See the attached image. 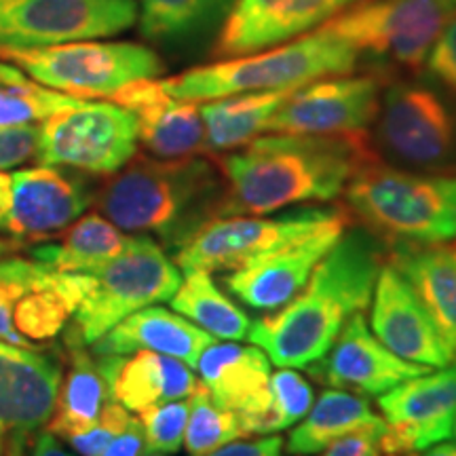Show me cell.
Masks as SVG:
<instances>
[{"label": "cell", "instance_id": "cell-1", "mask_svg": "<svg viewBox=\"0 0 456 456\" xmlns=\"http://www.w3.org/2000/svg\"><path fill=\"white\" fill-rule=\"evenodd\" d=\"M387 260V243L349 224L315 266L298 296L275 313L254 319L248 338L279 368L322 362L355 313L366 311Z\"/></svg>", "mask_w": 456, "mask_h": 456}, {"label": "cell", "instance_id": "cell-2", "mask_svg": "<svg viewBox=\"0 0 456 456\" xmlns=\"http://www.w3.org/2000/svg\"><path fill=\"white\" fill-rule=\"evenodd\" d=\"M374 159L368 134H262L216 157L226 180L222 218L265 216L342 197L353 174Z\"/></svg>", "mask_w": 456, "mask_h": 456}, {"label": "cell", "instance_id": "cell-3", "mask_svg": "<svg viewBox=\"0 0 456 456\" xmlns=\"http://www.w3.org/2000/svg\"><path fill=\"white\" fill-rule=\"evenodd\" d=\"M226 180L214 159L138 157L95 191L98 212L127 235H148L175 254L222 218Z\"/></svg>", "mask_w": 456, "mask_h": 456}, {"label": "cell", "instance_id": "cell-4", "mask_svg": "<svg viewBox=\"0 0 456 456\" xmlns=\"http://www.w3.org/2000/svg\"><path fill=\"white\" fill-rule=\"evenodd\" d=\"M353 224L393 243L456 241V174H420L370 159L346 184Z\"/></svg>", "mask_w": 456, "mask_h": 456}, {"label": "cell", "instance_id": "cell-5", "mask_svg": "<svg viewBox=\"0 0 456 456\" xmlns=\"http://www.w3.org/2000/svg\"><path fill=\"white\" fill-rule=\"evenodd\" d=\"M355 66L357 55L349 45L315 30L279 47L192 68L161 85L171 98L201 104L254 91L298 89L317 78L351 74Z\"/></svg>", "mask_w": 456, "mask_h": 456}, {"label": "cell", "instance_id": "cell-6", "mask_svg": "<svg viewBox=\"0 0 456 456\" xmlns=\"http://www.w3.org/2000/svg\"><path fill=\"white\" fill-rule=\"evenodd\" d=\"M374 157L420 174H456V100L429 74L385 83L368 131Z\"/></svg>", "mask_w": 456, "mask_h": 456}, {"label": "cell", "instance_id": "cell-7", "mask_svg": "<svg viewBox=\"0 0 456 456\" xmlns=\"http://www.w3.org/2000/svg\"><path fill=\"white\" fill-rule=\"evenodd\" d=\"M454 13L450 0H357L317 30L349 45L372 74L391 81L420 74Z\"/></svg>", "mask_w": 456, "mask_h": 456}, {"label": "cell", "instance_id": "cell-8", "mask_svg": "<svg viewBox=\"0 0 456 456\" xmlns=\"http://www.w3.org/2000/svg\"><path fill=\"white\" fill-rule=\"evenodd\" d=\"M78 279L81 298L72 326L85 345H94L131 313L171 300L182 283V271L155 239L131 235L121 254L78 273Z\"/></svg>", "mask_w": 456, "mask_h": 456}, {"label": "cell", "instance_id": "cell-9", "mask_svg": "<svg viewBox=\"0 0 456 456\" xmlns=\"http://www.w3.org/2000/svg\"><path fill=\"white\" fill-rule=\"evenodd\" d=\"M32 81L74 98H108L127 85L157 78L163 60L140 43L77 41L53 47L3 51Z\"/></svg>", "mask_w": 456, "mask_h": 456}, {"label": "cell", "instance_id": "cell-10", "mask_svg": "<svg viewBox=\"0 0 456 456\" xmlns=\"http://www.w3.org/2000/svg\"><path fill=\"white\" fill-rule=\"evenodd\" d=\"M37 161L91 175H112L138 152L134 112L117 102H89L51 114L38 125Z\"/></svg>", "mask_w": 456, "mask_h": 456}, {"label": "cell", "instance_id": "cell-11", "mask_svg": "<svg viewBox=\"0 0 456 456\" xmlns=\"http://www.w3.org/2000/svg\"><path fill=\"white\" fill-rule=\"evenodd\" d=\"M345 214V205L322 208L300 205L277 216H231L201 228L184 248L174 254L182 273H231L249 265L258 256L309 235Z\"/></svg>", "mask_w": 456, "mask_h": 456}, {"label": "cell", "instance_id": "cell-12", "mask_svg": "<svg viewBox=\"0 0 456 456\" xmlns=\"http://www.w3.org/2000/svg\"><path fill=\"white\" fill-rule=\"evenodd\" d=\"M66 370L57 346L0 342V456H28L49 423Z\"/></svg>", "mask_w": 456, "mask_h": 456}, {"label": "cell", "instance_id": "cell-13", "mask_svg": "<svg viewBox=\"0 0 456 456\" xmlns=\"http://www.w3.org/2000/svg\"><path fill=\"white\" fill-rule=\"evenodd\" d=\"M135 21V0H0V53L94 41Z\"/></svg>", "mask_w": 456, "mask_h": 456}, {"label": "cell", "instance_id": "cell-14", "mask_svg": "<svg viewBox=\"0 0 456 456\" xmlns=\"http://www.w3.org/2000/svg\"><path fill=\"white\" fill-rule=\"evenodd\" d=\"M95 201L81 175L51 165L4 174L0 169V235L17 241H49Z\"/></svg>", "mask_w": 456, "mask_h": 456}, {"label": "cell", "instance_id": "cell-15", "mask_svg": "<svg viewBox=\"0 0 456 456\" xmlns=\"http://www.w3.org/2000/svg\"><path fill=\"white\" fill-rule=\"evenodd\" d=\"M385 78L336 74L302 85L273 114L266 134L363 135L379 112Z\"/></svg>", "mask_w": 456, "mask_h": 456}, {"label": "cell", "instance_id": "cell-16", "mask_svg": "<svg viewBox=\"0 0 456 456\" xmlns=\"http://www.w3.org/2000/svg\"><path fill=\"white\" fill-rule=\"evenodd\" d=\"M385 433L383 456H410L452 436L456 419V366L437 368L379 395Z\"/></svg>", "mask_w": 456, "mask_h": 456}, {"label": "cell", "instance_id": "cell-17", "mask_svg": "<svg viewBox=\"0 0 456 456\" xmlns=\"http://www.w3.org/2000/svg\"><path fill=\"white\" fill-rule=\"evenodd\" d=\"M349 224H353L351 216L345 209V214L309 235L294 239L258 256L241 269L228 273L224 277L226 289L248 309L260 313L279 311L302 292L315 266L334 248Z\"/></svg>", "mask_w": 456, "mask_h": 456}, {"label": "cell", "instance_id": "cell-18", "mask_svg": "<svg viewBox=\"0 0 456 456\" xmlns=\"http://www.w3.org/2000/svg\"><path fill=\"white\" fill-rule=\"evenodd\" d=\"M357 0H237L214 43L218 60L258 53L315 32Z\"/></svg>", "mask_w": 456, "mask_h": 456}, {"label": "cell", "instance_id": "cell-19", "mask_svg": "<svg viewBox=\"0 0 456 456\" xmlns=\"http://www.w3.org/2000/svg\"><path fill=\"white\" fill-rule=\"evenodd\" d=\"M370 309V330L403 362L436 370L452 363L414 285L389 260L376 279Z\"/></svg>", "mask_w": 456, "mask_h": 456}, {"label": "cell", "instance_id": "cell-20", "mask_svg": "<svg viewBox=\"0 0 456 456\" xmlns=\"http://www.w3.org/2000/svg\"><path fill=\"white\" fill-rule=\"evenodd\" d=\"M306 370L319 383L334 389L383 395L393 387L406 383L414 376L431 372L433 368L403 362L402 357L391 353L376 338L362 311L345 323L326 357Z\"/></svg>", "mask_w": 456, "mask_h": 456}, {"label": "cell", "instance_id": "cell-21", "mask_svg": "<svg viewBox=\"0 0 456 456\" xmlns=\"http://www.w3.org/2000/svg\"><path fill=\"white\" fill-rule=\"evenodd\" d=\"M205 389L220 408L231 410L248 436H262L271 403V359L256 345L216 340L197 363Z\"/></svg>", "mask_w": 456, "mask_h": 456}, {"label": "cell", "instance_id": "cell-22", "mask_svg": "<svg viewBox=\"0 0 456 456\" xmlns=\"http://www.w3.org/2000/svg\"><path fill=\"white\" fill-rule=\"evenodd\" d=\"M110 100L134 112L138 142L152 157L182 159L209 152L199 104L171 98L157 78L131 83Z\"/></svg>", "mask_w": 456, "mask_h": 456}, {"label": "cell", "instance_id": "cell-23", "mask_svg": "<svg viewBox=\"0 0 456 456\" xmlns=\"http://www.w3.org/2000/svg\"><path fill=\"white\" fill-rule=\"evenodd\" d=\"M95 359L110 389V397L131 412L188 399L197 387L191 366L155 351L142 349L129 355H95Z\"/></svg>", "mask_w": 456, "mask_h": 456}, {"label": "cell", "instance_id": "cell-24", "mask_svg": "<svg viewBox=\"0 0 456 456\" xmlns=\"http://www.w3.org/2000/svg\"><path fill=\"white\" fill-rule=\"evenodd\" d=\"M216 340L218 338L203 332L180 313L151 305L131 313L89 346L95 355H129L142 349L155 351L180 359L186 366L197 370L201 353Z\"/></svg>", "mask_w": 456, "mask_h": 456}, {"label": "cell", "instance_id": "cell-25", "mask_svg": "<svg viewBox=\"0 0 456 456\" xmlns=\"http://www.w3.org/2000/svg\"><path fill=\"white\" fill-rule=\"evenodd\" d=\"M393 262L423 300L433 326L456 366V252L450 243L387 245Z\"/></svg>", "mask_w": 456, "mask_h": 456}, {"label": "cell", "instance_id": "cell-26", "mask_svg": "<svg viewBox=\"0 0 456 456\" xmlns=\"http://www.w3.org/2000/svg\"><path fill=\"white\" fill-rule=\"evenodd\" d=\"M64 332V380L57 393L53 414L43 431L68 442L91 429L112 397L106 379L100 372L98 359L87 349L89 345H85L74 326H66Z\"/></svg>", "mask_w": 456, "mask_h": 456}, {"label": "cell", "instance_id": "cell-27", "mask_svg": "<svg viewBox=\"0 0 456 456\" xmlns=\"http://www.w3.org/2000/svg\"><path fill=\"white\" fill-rule=\"evenodd\" d=\"M237 0H138L146 41L169 51H201L212 45Z\"/></svg>", "mask_w": 456, "mask_h": 456}, {"label": "cell", "instance_id": "cell-28", "mask_svg": "<svg viewBox=\"0 0 456 456\" xmlns=\"http://www.w3.org/2000/svg\"><path fill=\"white\" fill-rule=\"evenodd\" d=\"M296 89L254 91L201 102L205 140L209 152H231L266 134L273 114Z\"/></svg>", "mask_w": 456, "mask_h": 456}, {"label": "cell", "instance_id": "cell-29", "mask_svg": "<svg viewBox=\"0 0 456 456\" xmlns=\"http://www.w3.org/2000/svg\"><path fill=\"white\" fill-rule=\"evenodd\" d=\"M129 239L100 212L83 214L60 235L34 245L28 258L61 273H87L121 254Z\"/></svg>", "mask_w": 456, "mask_h": 456}, {"label": "cell", "instance_id": "cell-30", "mask_svg": "<svg viewBox=\"0 0 456 456\" xmlns=\"http://www.w3.org/2000/svg\"><path fill=\"white\" fill-rule=\"evenodd\" d=\"M379 420L383 419L372 412L366 397L332 387L319 393L317 402L313 403L305 419L294 425L285 450L292 456L319 454L345 433L379 423Z\"/></svg>", "mask_w": 456, "mask_h": 456}, {"label": "cell", "instance_id": "cell-31", "mask_svg": "<svg viewBox=\"0 0 456 456\" xmlns=\"http://www.w3.org/2000/svg\"><path fill=\"white\" fill-rule=\"evenodd\" d=\"M171 309L218 340L248 338L252 319L216 283L212 273L188 271L171 296Z\"/></svg>", "mask_w": 456, "mask_h": 456}, {"label": "cell", "instance_id": "cell-32", "mask_svg": "<svg viewBox=\"0 0 456 456\" xmlns=\"http://www.w3.org/2000/svg\"><path fill=\"white\" fill-rule=\"evenodd\" d=\"M78 298H81L78 273L57 271L53 283L20 298L13 311V326L28 342L45 345L64 332Z\"/></svg>", "mask_w": 456, "mask_h": 456}, {"label": "cell", "instance_id": "cell-33", "mask_svg": "<svg viewBox=\"0 0 456 456\" xmlns=\"http://www.w3.org/2000/svg\"><path fill=\"white\" fill-rule=\"evenodd\" d=\"M245 433L239 419L231 410L220 408L214 402L201 380L188 397V423L184 433V448L191 456H205L226 444L243 440Z\"/></svg>", "mask_w": 456, "mask_h": 456}, {"label": "cell", "instance_id": "cell-34", "mask_svg": "<svg viewBox=\"0 0 456 456\" xmlns=\"http://www.w3.org/2000/svg\"><path fill=\"white\" fill-rule=\"evenodd\" d=\"M57 275L55 269L24 256L0 258V342L15 346H37L28 342L13 326V311L20 298L34 289L47 288Z\"/></svg>", "mask_w": 456, "mask_h": 456}, {"label": "cell", "instance_id": "cell-35", "mask_svg": "<svg viewBox=\"0 0 456 456\" xmlns=\"http://www.w3.org/2000/svg\"><path fill=\"white\" fill-rule=\"evenodd\" d=\"M81 102L83 98L60 94V91L43 87L37 81L24 85L0 83V127L45 121L51 114L66 110Z\"/></svg>", "mask_w": 456, "mask_h": 456}, {"label": "cell", "instance_id": "cell-36", "mask_svg": "<svg viewBox=\"0 0 456 456\" xmlns=\"http://www.w3.org/2000/svg\"><path fill=\"white\" fill-rule=\"evenodd\" d=\"M313 406V387L296 368L271 374V403L262 436H275L305 419Z\"/></svg>", "mask_w": 456, "mask_h": 456}, {"label": "cell", "instance_id": "cell-37", "mask_svg": "<svg viewBox=\"0 0 456 456\" xmlns=\"http://www.w3.org/2000/svg\"><path fill=\"white\" fill-rule=\"evenodd\" d=\"M138 414L142 429H144L146 454H175L184 446L188 399L157 403Z\"/></svg>", "mask_w": 456, "mask_h": 456}, {"label": "cell", "instance_id": "cell-38", "mask_svg": "<svg viewBox=\"0 0 456 456\" xmlns=\"http://www.w3.org/2000/svg\"><path fill=\"white\" fill-rule=\"evenodd\" d=\"M129 420H131L129 410L121 406L118 402H114V399H110V402L104 406V410H102L100 419L95 420V425L91 427V429L70 437L68 444H70L72 450L78 456H100L106 450L108 444H110L114 437L127 427Z\"/></svg>", "mask_w": 456, "mask_h": 456}, {"label": "cell", "instance_id": "cell-39", "mask_svg": "<svg viewBox=\"0 0 456 456\" xmlns=\"http://www.w3.org/2000/svg\"><path fill=\"white\" fill-rule=\"evenodd\" d=\"M427 74L456 100V13L427 57Z\"/></svg>", "mask_w": 456, "mask_h": 456}, {"label": "cell", "instance_id": "cell-40", "mask_svg": "<svg viewBox=\"0 0 456 456\" xmlns=\"http://www.w3.org/2000/svg\"><path fill=\"white\" fill-rule=\"evenodd\" d=\"M38 125H11L0 127V169H11L37 157Z\"/></svg>", "mask_w": 456, "mask_h": 456}, {"label": "cell", "instance_id": "cell-41", "mask_svg": "<svg viewBox=\"0 0 456 456\" xmlns=\"http://www.w3.org/2000/svg\"><path fill=\"white\" fill-rule=\"evenodd\" d=\"M385 420L379 423L359 427L355 431L345 433L322 450V456H383V440Z\"/></svg>", "mask_w": 456, "mask_h": 456}, {"label": "cell", "instance_id": "cell-42", "mask_svg": "<svg viewBox=\"0 0 456 456\" xmlns=\"http://www.w3.org/2000/svg\"><path fill=\"white\" fill-rule=\"evenodd\" d=\"M283 440L279 436H266L258 440H235L205 456H281Z\"/></svg>", "mask_w": 456, "mask_h": 456}, {"label": "cell", "instance_id": "cell-43", "mask_svg": "<svg viewBox=\"0 0 456 456\" xmlns=\"http://www.w3.org/2000/svg\"><path fill=\"white\" fill-rule=\"evenodd\" d=\"M144 454V429L140 419L131 416L127 427L108 444L100 456H142Z\"/></svg>", "mask_w": 456, "mask_h": 456}, {"label": "cell", "instance_id": "cell-44", "mask_svg": "<svg viewBox=\"0 0 456 456\" xmlns=\"http://www.w3.org/2000/svg\"><path fill=\"white\" fill-rule=\"evenodd\" d=\"M28 456H74V454L68 452L55 436H51L47 431H41L37 436V440H34L32 450Z\"/></svg>", "mask_w": 456, "mask_h": 456}, {"label": "cell", "instance_id": "cell-45", "mask_svg": "<svg viewBox=\"0 0 456 456\" xmlns=\"http://www.w3.org/2000/svg\"><path fill=\"white\" fill-rule=\"evenodd\" d=\"M410 456H456V444L452 442L433 444V446L423 450V454H410Z\"/></svg>", "mask_w": 456, "mask_h": 456}, {"label": "cell", "instance_id": "cell-46", "mask_svg": "<svg viewBox=\"0 0 456 456\" xmlns=\"http://www.w3.org/2000/svg\"><path fill=\"white\" fill-rule=\"evenodd\" d=\"M20 248H24V243L17 241V239L0 235V258H7V256H13L20 252Z\"/></svg>", "mask_w": 456, "mask_h": 456}, {"label": "cell", "instance_id": "cell-47", "mask_svg": "<svg viewBox=\"0 0 456 456\" xmlns=\"http://www.w3.org/2000/svg\"><path fill=\"white\" fill-rule=\"evenodd\" d=\"M144 456H167V454H146V452H144Z\"/></svg>", "mask_w": 456, "mask_h": 456}, {"label": "cell", "instance_id": "cell-48", "mask_svg": "<svg viewBox=\"0 0 456 456\" xmlns=\"http://www.w3.org/2000/svg\"><path fill=\"white\" fill-rule=\"evenodd\" d=\"M452 433L456 436V419H454V429H452Z\"/></svg>", "mask_w": 456, "mask_h": 456}, {"label": "cell", "instance_id": "cell-49", "mask_svg": "<svg viewBox=\"0 0 456 456\" xmlns=\"http://www.w3.org/2000/svg\"><path fill=\"white\" fill-rule=\"evenodd\" d=\"M450 3H452V4H454V7H456V0H450Z\"/></svg>", "mask_w": 456, "mask_h": 456}, {"label": "cell", "instance_id": "cell-50", "mask_svg": "<svg viewBox=\"0 0 456 456\" xmlns=\"http://www.w3.org/2000/svg\"><path fill=\"white\" fill-rule=\"evenodd\" d=\"M452 248H454V252H456V241H454V243H452Z\"/></svg>", "mask_w": 456, "mask_h": 456}]
</instances>
